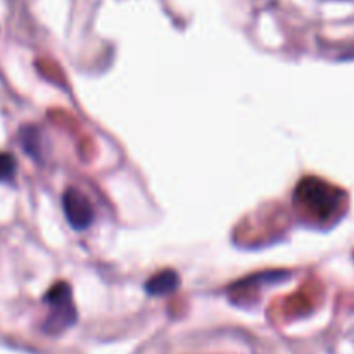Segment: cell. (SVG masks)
I'll return each instance as SVG.
<instances>
[{
    "instance_id": "cell-1",
    "label": "cell",
    "mask_w": 354,
    "mask_h": 354,
    "mask_svg": "<svg viewBox=\"0 0 354 354\" xmlns=\"http://www.w3.org/2000/svg\"><path fill=\"white\" fill-rule=\"evenodd\" d=\"M294 201L310 218L327 221L341 214L346 206V194L325 180L308 176L296 187Z\"/></svg>"
},
{
    "instance_id": "cell-2",
    "label": "cell",
    "mask_w": 354,
    "mask_h": 354,
    "mask_svg": "<svg viewBox=\"0 0 354 354\" xmlns=\"http://www.w3.org/2000/svg\"><path fill=\"white\" fill-rule=\"evenodd\" d=\"M44 303L48 306V315L45 318L44 330L47 334L57 335L76 324L75 303H73V292L68 282H57L45 294Z\"/></svg>"
},
{
    "instance_id": "cell-3",
    "label": "cell",
    "mask_w": 354,
    "mask_h": 354,
    "mask_svg": "<svg viewBox=\"0 0 354 354\" xmlns=\"http://www.w3.org/2000/svg\"><path fill=\"white\" fill-rule=\"evenodd\" d=\"M62 211L69 227L83 232L95 220V211L88 197L78 189H68L62 194Z\"/></svg>"
},
{
    "instance_id": "cell-4",
    "label": "cell",
    "mask_w": 354,
    "mask_h": 354,
    "mask_svg": "<svg viewBox=\"0 0 354 354\" xmlns=\"http://www.w3.org/2000/svg\"><path fill=\"white\" fill-rule=\"evenodd\" d=\"M180 287V277L178 273L173 270H165V272L156 273L154 277L145 282L144 289L149 296H168V294L175 292Z\"/></svg>"
},
{
    "instance_id": "cell-5",
    "label": "cell",
    "mask_w": 354,
    "mask_h": 354,
    "mask_svg": "<svg viewBox=\"0 0 354 354\" xmlns=\"http://www.w3.org/2000/svg\"><path fill=\"white\" fill-rule=\"evenodd\" d=\"M19 142L23 145V151L35 161H44L45 147H44V135L40 133L37 127H26L21 130Z\"/></svg>"
},
{
    "instance_id": "cell-6",
    "label": "cell",
    "mask_w": 354,
    "mask_h": 354,
    "mask_svg": "<svg viewBox=\"0 0 354 354\" xmlns=\"http://www.w3.org/2000/svg\"><path fill=\"white\" fill-rule=\"evenodd\" d=\"M16 173H17L16 158H14L12 154L2 152V154H0V182L3 183L14 182Z\"/></svg>"
}]
</instances>
